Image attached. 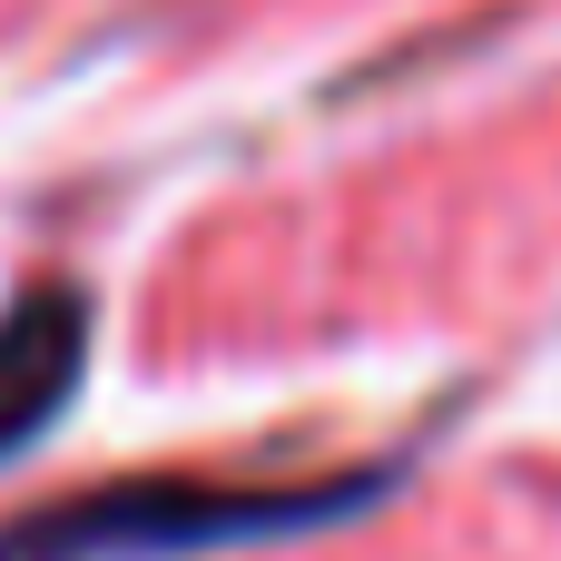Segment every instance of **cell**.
<instances>
[{
	"label": "cell",
	"instance_id": "cell-1",
	"mask_svg": "<svg viewBox=\"0 0 561 561\" xmlns=\"http://www.w3.org/2000/svg\"><path fill=\"white\" fill-rule=\"evenodd\" d=\"M69 375H79V306L69 296H30L0 325V454H20L59 414Z\"/></svg>",
	"mask_w": 561,
	"mask_h": 561
}]
</instances>
